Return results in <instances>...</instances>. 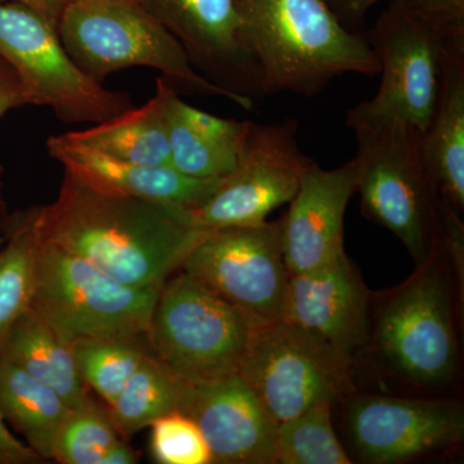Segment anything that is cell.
<instances>
[{"label": "cell", "mask_w": 464, "mask_h": 464, "mask_svg": "<svg viewBox=\"0 0 464 464\" xmlns=\"http://www.w3.org/2000/svg\"><path fill=\"white\" fill-rule=\"evenodd\" d=\"M2 357L56 391L70 409L91 401L72 347L32 307L12 326Z\"/></svg>", "instance_id": "obj_21"}, {"label": "cell", "mask_w": 464, "mask_h": 464, "mask_svg": "<svg viewBox=\"0 0 464 464\" xmlns=\"http://www.w3.org/2000/svg\"><path fill=\"white\" fill-rule=\"evenodd\" d=\"M298 123L250 121L237 166L200 207L188 210L198 230L256 226L297 194L304 173L315 161L299 148Z\"/></svg>", "instance_id": "obj_9"}, {"label": "cell", "mask_w": 464, "mask_h": 464, "mask_svg": "<svg viewBox=\"0 0 464 464\" xmlns=\"http://www.w3.org/2000/svg\"><path fill=\"white\" fill-rule=\"evenodd\" d=\"M391 295L378 316L377 341L390 364L406 380L440 386L457 369V340L444 277L426 264Z\"/></svg>", "instance_id": "obj_11"}, {"label": "cell", "mask_w": 464, "mask_h": 464, "mask_svg": "<svg viewBox=\"0 0 464 464\" xmlns=\"http://www.w3.org/2000/svg\"><path fill=\"white\" fill-rule=\"evenodd\" d=\"M5 2L20 3V5L34 9L56 29H58V24H60L63 8L67 3L66 0H0V3Z\"/></svg>", "instance_id": "obj_34"}, {"label": "cell", "mask_w": 464, "mask_h": 464, "mask_svg": "<svg viewBox=\"0 0 464 464\" xmlns=\"http://www.w3.org/2000/svg\"><path fill=\"white\" fill-rule=\"evenodd\" d=\"M282 320L302 326L350 357L368 338V295L342 256L332 264L290 275Z\"/></svg>", "instance_id": "obj_17"}, {"label": "cell", "mask_w": 464, "mask_h": 464, "mask_svg": "<svg viewBox=\"0 0 464 464\" xmlns=\"http://www.w3.org/2000/svg\"><path fill=\"white\" fill-rule=\"evenodd\" d=\"M179 380L146 353L123 390L109 405L110 420L121 438H132L179 408Z\"/></svg>", "instance_id": "obj_25"}, {"label": "cell", "mask_w": 464, "mask_h": 464, "mask_svg": "<svg viewBox=\"0 0 464 464\" xmlns=\"http://www.w3.org/2000/svg\"><path fill=\"white\" fill-rule=\"evenodd\" d=\"M34 221L35 207L8 215L0 227V357L12 326L32 306L39 246Z\"/></svg>", "instance_id": "obj_24"}, {"label": "cell", "mask_w": 464, "mask_h": 464, "mask_svg": "<svg viewBox=\"0 0 464 464\" xmlns=\"http://www.w3.org/2000/svg\"><path fill=\"white\" fill-rule=\"evenodd\" d=\"M332 404L307 409L277 427L276 463L351 464L335 436Z\"/></svg>", "instance_id": "obj_27"}, {"label": "cell", "mask_w": 464, "mask_h": 464, "mask_svg": "<svg viewBox=\"0 0 464 464\" xmlns=\"http://www.w3.org/2000/svg\"><path fill=\"white\" fill-rule=\"evenodd\" d=\"M42 458L9 431L0 411V464H36Z\"/></svg>", "instance_id": "obj_32"}, {"label": "cell", "mask_w": 464, "mask_h": 464, "mask_svg": "<svg viewBox=\"0 0 464 464\" xmlns=\"http://www.w3.org/2000/svg\"><path fill=\"white\" fill-rule=\"evenodd\" d=\"M257 325L179 268L161 286L146 340L170 373L199 383L239 374Z\"/></svg>", "instance_id": "obj_5"}, {"label": "cell", "mask_w": 464, "mask_h": 464, "mask_svg": "<svg viewBox=\"0 0 464 464\" xmlns=\"http://www.w3.org/2000/svg\"><path fill=\"white\" fill-rule=\"evenodd\" d=\"M0 56L20 75L30 105L51 109L65 123L97 124L134 108L130 93L85 74L56 27L20 3H0Z\"/></svg>", "instance_id": "obj_7"}, {"label": "cell", "mask_w": 464, "mask_h": 464, "mask_svg": "<svg viewBox=\"0 0 464 464\" xmlns=\"http://www.w3.org/2000/svg\"><path fill=\"white\" fill-rule=\"evenodd\" d=\"M155 94L166 118L170 166L195 179H221L237 166L250 121H237L192 108L166 79Z\"/></svg>", "instance_id": "obj_19"}, {"label": "cell", "mask_w": 464, "mask_h": 464, "mask_svg": "<svg viewBox=\"0 0 464 464\" xmlns=\"http://www.w3.org/2000/svg\"><path fill=\"white\" fill-rule=\"evenodd\" d=\"M355 192L353 160L329 170L314 163L304 173L282 219L284 261L290 275L315 270L346 255L344 216Z\"/></svg>", "instance_id": "obj_16"}, {"label": "cell", "mask_w": 464, "mask_h": 464, "mask_svg": "<svg viewBox=\"0 0 464 464\" xmlns=\"http://www.w3.org/2000/svg\"><path fill=\"white\" fill-rule=\"evenodd\" d=\"M69 136L130 163L170 166L166 118L157 94L141 108H132L87 130H72Z\"/></svg>", "instance_id": "obj_23"}, {"label": "cell", "mask_w": 464, "mask_h": 464, "mask_svg": "<svg viewBox=\"0 0 464 464\" xmlns=\"http://www.w3.org/2000/svg\"><path fill=\"white\" fill-rule=\"evenodd\" d=\"M186 208L109 194L63 173L56 200L35 207L39 241L78 256L125 285L163 286L208 231Z\"/></svg>", "instance_id": "obj_1"}, {"label": "cell", "mask_w": 464, "mask_h": 464, "mask_svg": "<svg viewBox=\"0 0 464 464\" xmlns=\"http://www.w3.org/2000/svg\"><path fill=\"white\" fill-rule=\"evenodd\" d=\"M347 424L359 456L374 464L405 462L464 438L462 406L450 401L364 396L350 406Z\"/></svg>", "instance_id": "obj_14"}, {"label": "cell", "mask_w": 464, "mask_h": 464, "mask_svg": "<svg viewBox=\"0 0 464 464\" xmlns=\"http://www.w3.org/2000/svg\"><path fill=\"white\" fill-rule=\"evenodd\" d=\"M404 5L444 47L464 50V0H404Z\"/></svg>", "instance_id": "obj_30"}, {"label": "cell", "mask_w": 464, "mask_h": 464, "mask_svg": "<svg viewBox=\"0 0 464 464\" xmlns=\"http://www.w3.org/2000/svg\"><path fill=\"white\" fill-rule=\"evenodd\" d=\"M47 150L66 173L109 194L195 209L218 188L221 179H195L172 166H142L76 141L69 133L52 136Z\"/></svg>", "instance_id": "obj_18"}, {"label": "cell", "mask_w": 464, "mask_h": 464, "mask_svg": "<svg viewBox=\"0 0 464 464\" xmlns=\"http://www.w3.org/2000/svg\"><path fill=\"white\" fill-rule=\"evenodd\" d=\"M380 0H326L335 16L353 32L357 26L362 25L366 14Z\"/></svg>", "instance_id": "obj_33"}, {"label": "cell", "mask_w": 464, "mask_h": 464, "mask_svg": "<svg viewBox=\"0 0 464 464\" xmlns=\"http://www.w3.org/2000/svg\"><path fill=\"white\" fill-rule=\"evenodd\" d=\"M7 206H5V168L0 164V227H2V224L5 222V219L7 218ZM5 241V235L0 234V248H2Z\"/></svg>", "instance_id": "obj_36"}, {"label": "cell", "mask_w": 464, "mask_h": 464, "mask_svg": "<svg viewBox=\"0 0 464 464\" xmlns=\"http://www.w3.org/2000/svg\"><path fill=\"white\" fill-rule=\"evenodd\" d=\"M69 411L56 391L0 357V411L42 459H53L54 442Z\"/></svg>", "instance_id": "obj_22"}, {"label": "cell", "mask_w": 464, "mask_h": 464, "mask_svg": "<svg viewBox=\"0 0 464 464\" xmlns=\"http://www.w3.org/2000/svg\"><path fill=\"white\" fill-rule=\"evenodd\" d=\"M66 2H72V0H66Z\"/></svg>", "instance_id": "obj_37"}, {"label": "cell", "mask_w": 464, "mask_h": 464, "mask_svg": "<svg viewBox=\"0 0 464 464\" xmlns=\"http://www.w3.org/2000/svg\"><path fill=\"white\" fill-rule=\"evenodd\" d=\"M177 411L199 427L212 463H276L279 422L239 374L199 383L179 380Z\"/></svg>", "instance_id": "obj_13"}, {"label": "cell", "mask_w": 464, "mask_h": 464, "mask_svg": "<svg viewBox=\"0 0 464 464\" xmlns=\"http://www.w3.org/2000/svg\"><path fill=\"white\" fill-rule=\"evenodd\" d=\"M29 105V93L25 84L11 63L0 56V119L11 110Z\"/></svg>", "instance_id": "obj_31"}, {"label": "cell", "mask_w": 464, "mask_h": 464, "mask_svg": "<svg viewBox=\"0 0 464 464\" xmlns=\"http://www.w3.org/2000/svg\"><path fill=\"white\" fill-rule=\"evenodd\" d=\"M257 324L282 320L289 271L282 219L208 231L181 266Z\"/></svg>", "instance_id": "obj_10"}, {"label": "cell", "mask_w": 464, "mask_h": 464, "mask_svg": "<svg viewBox=\"0 0 464 464\" xmlns=\"http://www.w3.org/2000/svg\"><path fill=\"white\" fill-rule=\"evenodd\" d=\"M160 289L125 285L85 259L39 241L30 307L69 346L84 340L148 338Z\"/></svg>", "instance_id": "obj_6"}, {"label": "cell", "mask_w": 464, "mask_h": 464, "mask_svg": "<svg viewBox=\"0 0 464 464\" xmlns=\"http://www.w3.org/2000/svg\"><path fill=\"white\" fill-rule=\"evenodd\" d=\"M347 366V357L319 335L277 320L253 329L239 375L282 423L340 398Z\"/></svg>", "instance_id": "obj_8"}, {"label": "cell", "mask_w": 464, "mask_h": 464, "mask_svg": "<svg viewBox=\"0 0 464 464\" xmlns=\"http://www.w3.org/2000/svg\"><path fill=\"white\" fill-rule=\"evenodd\" d=\"M424 160L440 198L464 209V50L444 47L438 101L422 136Z\"/></svg>", "instance_id": "obj_20"}, {"label": "cell", "mask_w": 464, "mask_h": 464, "mask_svg": "<svg viewBox=\"0 0 464 464\" xmlns=\"http://www.w3.org/2000/svg\"><path fill=\"white\" fill-rule=\"evenodd\" d=\"M365 36L382 79L380 90L364 105L424 132L438 101L444 45L409 14L404 0H392Z\"/></svg>", "instance_id": "obj_12"}, {"label": "cell", "mask_w": 464, "mask_h": 464, "mask_svg": "<svg viewBox=\"0 0 464 464\" xmlns=\"http://www.w3.org/2000/svg\"><path fill=\"white\" fill-rule=\"evenodd\" d=\"M142 338H105L72 343L76 368L85 386L108 405L119 395L149 353Z\"/></svg>", "instance_id": "obj_26"}, {"label": "cell", "mask_w": 464, "mask_h": 464, "mask_svg": "<svg viewBox=\"0 0 464 464\" xmlns=\"http://www.w3.org/2000/svg\"><path fill=\"white\" fill-rule=\"evenodd\" d=\"M139 457L128 447L121 439L116 440L114 444L106 451L100 464H136Z\"/></svg>", "instance_id": "obj_35"}, {"label": "cell", "mask_w": 464, "mask_h": 464, "mask_svg": "<svg viewBox=\"0 0 464 464\" xmlns=\"http://www.w3.org/2000/svg\"><path fill=\"white\" fill-rule=\"evenodd\" d=\"M346 124L356 140L353 161L362 212L389 228L417 265L426 264L436 237L444 235V201L424 160L422 130L364 102L348 110Z\"/></svg>", "instance_id": "obj_3"}, {"label": "cell", "mask_w": 464, "mask_h": 464, "mask_svg": "<svg viewBox=\"0 0 464 464\" xmlns=\"http://www.w3.org/2000/svg\"><path fill=\"white\" fill-rule=\"evenodd\" d=\"M188 52L213 83L255 99L262 96L257 67L244 50L235 0H134Z\"/></svg>", "instance_id": "obj_15"}, {"label": "cell", "mask_w": 464, "mask_h": 464, "mask_svg": "<svg viewBox=\"0 0 464 464\" xmlns=\"http://www.w3.org/2000/svg\"><path fill=\"white\" fill-rule=\"evenodd\" d=\"M57 32L76 65L100 83L121 70L150 67L174 90L221 97L248 111L255 109V100L201 75L181 43L134 0L67 2Z\"/></svg>", "instance_id": "obj_4"}, {"label": "cell", "mask_w": 464, "mask_h": 464, "mask_svg": "<svg viewBox=\"0 0 464 464\" xmlns=\"http://www.w3.org/2000/svg\"><path fill=\"white\" fill-rule=\"evenodd\" d=\"M118 439L108 409L91 400L70 409L54 442L53 459L61 464H100Z\"/></svg>", "instance_id": "obj_28"}, {"label": "cell", "mask_w": 464, "mask_h": 464, "mask_svg": "<svg viewBox=\"0 0 464 464\" xmlns=\"http://www.w3.org/2000/svg\"><path fill=\"white\" fill-rule=\"evenodd\" d=\"M235 5L262 96L315 97L338 76L380 74L364 34L347 29L326 0H235Z\"/></svg>", "instance_id": "obj_2"}, {"label": "cell", "mask_w": 464, "mask_h": 464, "mask_svg": "<svg viewBox=\"0 0 464 464\" xmlns=\"http://www.w3.org/2000/svg\"><path fill=\"white\" fill-rule=\"evenodd\" d=\"M150 450L160 464L212 463L209 448L194 420L181 411L163 415L150 426Z\"/></svg>", "instance_id": "obj_29"}]
</instances>
